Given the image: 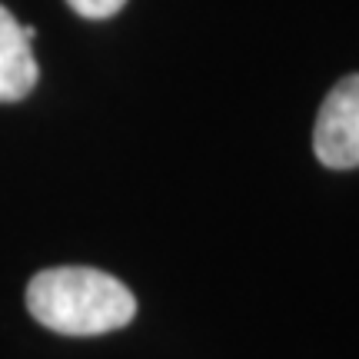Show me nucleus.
<instances>
[{"label":"nucleus","mask_w":359,"mask_h":359,"mask_svg":"<svg viewBox=\"0 0 359 359\" xmlns=\"http://www.w3.org/2000/svg\"><path fill=\"white\" fill-rule=\"evenodd\" d=\"M27 309L60 336H103L137 316V296L103 269L50 266L27 283Z\"/></svg>","instance_id":"nucleus-1"},{"label":"nucleus","mask_w":359,"mask_h":359,"mask_svg":"<svg viewBox=\"0 0 359 359\" xmlns=\"http://www.w3.org/2000/svg\"><path fill=\"white\" fill-rule=\"evenodd\" d=\"M313 150L330 170L359 167V74L343 77L326 93L313 127Z\"/></svg>","instance_id":"nucleus-2"},{"label":"nucleus","mask_w":359,"mask_h":359,"mask_svg":"<svg viewBox=\"0 0 359 359\" xmlns=\"http://www.w3.org/2000/svg\"><path fill=\"white\" fill-rule=\"evenodd\" d=\"M37 30L27 24H17L7 7H0V103L24 100L37 87L40 67L34 60L30 40Z\"/></svg>","instance_id":"nucleus-3"},{"label":"nucleus","mask_w":359,"mask_h":359,"mask_svg":"<svg viewBox=\"0 0 359 359\" xmlns=\"http://www.w3.org/2000/svg\"><path fill=\"white\" fill-rule=\"evenodd\" d=\"M67 4H70V11L87 17V20H107V17L123 11L127 0H67Z\"/></svg>","instance_id":"nucleus-4"}]
</instances>
